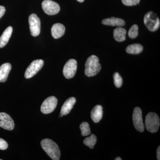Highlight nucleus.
<instances>
[{"mask_svg":"<svg viewBox=\"0 0 160 160\" xmlns=\"http://www.w3.org/2000/svg\"><path fill=\"white\" fill-rule=\"evenodd\" d=\"M138 34V25H133L130 29H129L128 35H129V37L131 38H135L137 37Z\"/></svg>","mask_w":160,"mask_h":160,"instance_id":"nucleus-22","label":"nucleus"},{"mask_svg":"<svg viewBox=\"0 0 160 160\" xmlns=\"http://www.w3.org/2000/svg\"><path fill=\"white\" fill-rule=\"evenodd\" d=\"M115 160H122V159H121V158H120V157H118V158H115Z\"/></svg>","mask_w":160,"mask_h":160,"instance_id":"nucleus-28","label":"nucleus"},{"mask_svg":"<svg viewBox=\"0 0 160 160\" xmlns=\"http://www.w3.org/2000/svg\"><path fill=\"white\" fill-rule=\"evenodd\" d=\"M65 30L66 28L64 25L61 23H56L52 27V35L55 39L59 38L63 36L65 33Z\"/></svg>","mask_w":160,"mask_h":160,"instance_id":"nucleus-12","label":"nucleus"},{"mask_svg":"<svg viewBox=\"0 0 160 160\" xmlns=\"http://www.w3.org/2000/svg\"><path fill=\"white\" fill-rule=\"evenodd\" d=\"M146 129L150 132H155L159 128L160 118L154 112H150L146 115L145 120Z\"/></svg>","mask_w":160,"mask_h":160,"instance_id":"nucleus-4","label":"nucleus"},{"mask_svg":"<svg viewBox=\"0 0 160 160\" xmlns=\"http://www.w3.org/2000/svg\"><path fill=\"white\" fill-rule=\"evenodd\" d=\"M97 137L94 134H92L89 137L86 138L83 141V143L90 149H93L97 142Z\"/></svg>","mask_w":160,"mask_h":160,"instance_id":"nucleus-20","label":"nucleus"},{"mask_svg":"<svg viewBox=\"0 0 160 160\" xmlns=\"http://www.w3.org/2000/svg\"><path fill=\"white\" fill-rule=\"evenodd\" d=\"M77 69V62L76 60L72 59L66 62L63 68V73L65 77L70 79L74 77Z\"/></svg>","mask_w":160,"mask_h":160,"instance_id":"nucleus-9","label":"nucleus"},{"mask_svg":"<svg viewBox=\"0 0 160 160\" xmlns=\"http://www.w3.org/2000/svg\"><path fill=\"white\" fill-rule=\"evenodd\" d=\"M6 9L3 6H0V19L5 14Z\"/></svg>","mask_w":160,"mask_h":160,"instance_id":"nucleus-26","label":"nucleus"},{"mask_svg":"<svg viewBox=\"0 0 160 160\" xmlns=\"http://www.w3.org/2000/svg\"><path fill=\"white\" fill-rule=\"evenodd\" d=\"M0 160H2V159H0Z\"/></svg>","mask_w":160,"mask_h":160,"instance_id":"nucleus-30","label":"nucleus"},{"mask_svg":"<svg viewBox=\"0 0 160 160\" xmlns=\"http://www.w3.org/2000/svg\"><path fill=\"white\" fill-rule=\"evenodd\" d=\"M113 77L115 86L117 88H120L122 85V78L120 75L117 72H115Z\"/></svg>","mask_w":160,"mask_h":160,"instance_id":"nucleus-23","label":"nucleus"},{"mask_svg":"<svg viewBox=\"0 0 160 160\" xmlns=\"http://www.w3.org/2000/svg\"><path fill=\"white\" fill-rule=\"evenodd\" d=\"M58 100L54 96L49 97L43 102L41 107V110L44 114H49L52 112L56 108Z\"/></svg>","mask_w":160,"mask_h":160,"instance_id":"nucleus-7","label":"nucleus"},{"mask_svg":"<svg viewBox=\"0 0 160 160\" xmlns=\"http://www.w3.org/2000/svg\"><path fill=\"white\" fill-rule=\"evenodd\" d=\"M77 1L78 2H83L84 0H77Z\"/></svg>","mask_w":160,"mask_h":160,"instance_id":"nucleus-29","label":"nucleus"},{"mask_svg":"<svg viewBox=\"0 0 160 160\" xmlns=\"http://www.w3.org/2000/svg\"><path fill=\"white\" fill-rule=\"evenodd\" d=\"M8 147V144L5 140L0 138V150H6Z\"/></svg>","mask_w":160,"mask_h":160,"instance_id":"nucleus-25","label":"nucleus"},{"mask_svg":"<svg viewBox=\"0 0 160 160\" xmlns=\"http://www.w3.org/2000/svg\"><path fill=\"white\" fill-rule=\"evenodd\" d=\"M132 121L135 129L140 132L144 130V125L142 119V111L139 107H136L133 110Z\"/></svg>","mask_w":160,"mask_h":160,"instance_id":"nucleus-10","label":"nucleus"},{"mask_svg":"<svg viewBox=\"0 0 160 160\" xmlns=\"http://www.w3.org/2000/svg\"><path fill=\"white\" fill-rule=\"evenodd\" d=\"M41 146L48 156L53 160H59L61 157L59 148L53 141L49 139H44L41 142Z\"/></svg>","mask_w":160,"mask_h":160,"instance_id":"nucleus-1","label":"nucleus"},{"mask_svg":"<svg viewBox=\"0 0 160 160\" xmlns=\"http://www.w3.org/2000/svg\"><path fill=\"white\" fill-rule=\"evenodd\" d=\"M12 32V28L11 26H9L3 32L2 34L0 37V48H3L6 46L9 42Z\"/></svg>","mask_w":160,"mask_h":160,"instance_id":"nucleus-17","label":"nucleus"},{"mask_svg":"<svg viewBox=\"0 0 160 160\" xmlns=\"http://www.w3.org/2000/svg\"><path fill=\"white\" fill-rule=\"evenodd\" d=\"M143 49V46L139 44H133L129 45L126 48V51L130 54H137L141 53Z\"/></svg>","mask_w":160,"mask_h":160,"instance_id":"nucleus-19","label":"nucleus"},{"mask_svg":"<svg viewBox=\"0 0 160 160\" xmlns=\"http://www.w3.org/2000/svg\"><path fill=\"white\" fill-rule=\"evenodd\" d=\"M14 122L9 114L5 112H0V127L8 130L14 129Z\"/></svg>","mask_w":160,"mask_h":160,"instance_id":"nucleus-11","label":"nucleus"},{"mask_svg":"<svg viewBox=\"0 0 160 160\" xmlns=\"http://www.w3.org/2000/svg\"><path fill=\"white\" fill-rule=\"evenodd\" d=\"M29 23L30 33L33 37H37L39 35L41 29V21L39 18L34 13L29 16Z\"/></svg>","mask_w":160,"mask_h":160,"instance_id":"nucleus-6","label":"nucleus"},{"mask_svg":"<svg viewBox=\"0 0 160 160\" xmlns=\"http://www.w3.org/2000/svg\"><path fill=\"white\" fill-rule=\"evenodd\" d=\"M122 2L126 6H135L139 4L140 0H122Z\"/></svg>","mask_w":160,"mask_h":160,"instance_id":"nucleus-24","label":"nucleus"},{"mask_svg":"<svg viewBox=\"0 0 160 160\" xmlns=\"http://www.w3.org/2000/svg\"><path fill=\"white\" fill-rule=\"evenodd\" d=\"M144 24L149 31L154 32L159 28L160 20L157 15L152 11L147 12L144 18Z\"/></svg>","mask_w":160,"mask_h":160,"instance_id":"nucleus-3","label":"nucleus"},{"mask_svg":"<svg viewBox=\"0 0 160 160\" xmlns=\"http://www.w3.org/2000/svg\"><path fill=\"white\" fill-rule=\"evenodd\" d=\"M126 31L122 27H118L113 31V37L116 41L122 42L126 39Z\"/></svg>","mask_w":160,"mask_h":160,"instance_id":"nucleus-18","label":"nucleus"},{"mask_svg":"<svg viewBox=\"0 0 160 160\" xmlns=\"http://www.w3.org/2000/svg\"><path fill=\"white\" fill-rule=\"evenodd\" d=\"M76 102V100L74 97L69 98L64 103L61 108V113L63 115H66L69 114L73 106Z\"/></svg>","mask_w":160,"mask_h":160,"instance_id":"nucleus-13","label":"nucleus"},{"mask_svg":"<svg viewBox=\"0 0 160 160\" xmlns=\"http://www.w3.org/2000/svg\"><path fill=\"white\" fill-rule=\"evenodd\" d=\"M102 107L100 105H97L92 110L91 118L95 123L98 122L102 119Z\"/></svg>","mask_w":160,"mask_h":160,"instance_id":"nucleus-16","label":"nucleus"},{"mask_svg":"<svg viewBox=\"0 0 160 160\" xmlns=\"http://www.w3.org/2000/svg\"><path fill=\"white\" fill-rule=\"evenodd\" d=\"M11 69L10 63H6L0 66V82H5Z\"/></svg>","mask_w":160,"mask_h":160,"instance_id":"nucleus-14","label":"nucleus"},{"mask_svg":"<svg viewBox=\"0 0 160 160\" xmlns=\"http://www.w3.org/2000/svg\"><path fill=\"white\" fill-rule=\"evenodd\" d=\"M44 64V61L42 59L33 61L26 69L25 74V78L29 79L34 76L41 70Z\"/></svg>","mask_w":160,"mask_h":160,"instance_id":"nucleus-5","label":"nucleus"},{"mask_svg":"<svg viewBox=\"0 0 160 160\" xmlns=\"http://www.w3.org/2000/svg\"><path fill=\"white\" fill-rule=\"evenodd\" d=\"M102 23L103 25H107V26H118V27H122L125 26L126 24L125 21L122 19L114 17L105 19L102 21Z\"/></svg>","mask_w":160,"mask_h":160,"instance_id":"nucleus-15","label":"nucleus"},{"mask_svg":"<svg viewBox=\"0 0 160 160\" xmlns=\"http://www.w3.org/2000/svg\"><path fill=\"white\" fill-rule=\"evenodd\" d=\"M99 62L98 58L95 55H92L87 59L85 70V74L87 77L94 76L99 72L102 66Z\"/></svg>","mask_w":160,"mask_h":160,"instance_id":"nucleus-2","label":"nucleus"},{"mask_svg":"<svg viewBox=\"0 0 160 160\" xmlns=\"http://www.w3.org/2000/svg\"><path fill=\"white\" fill-rule=\"evenodd\" d=\"M82 135L83 136H86L91 133L89 124L87 122H83L80 126Z\"/></svg>","mask_w":160,"mask_h":160,"instance_id":"nucleus-21","label":"nucleus"},{"mask_svg":"<svg viewBox=\"0 0 160 160\" xmlns=\"http://www.w3.org/2000/svg\"><path fill=\"white\" fill-rule=\"evenodd\" d=\"M42 8L46 14L53 15L59 12V5L56 2L51 0H45L42 2Z\"/></svg>","mask_w":160,"mask_h":160,"instance_id":"nucleus-8","label":"nucleus"},{"mask_svg":"<svg viewBox=\"0 0 160 160\" xmlns=\"http://www.w3.org/2000/svg\"><path fill=\"white\" fill-rule=\"evenodd\" d=\"M157 159L158 160L160 159V147L159 146L158 148L157 151Z\"/></svg>","mask_w":160,"mask_h":160,"instance_id":"nucleus-27","label":"nucleus"}]
</instances>
